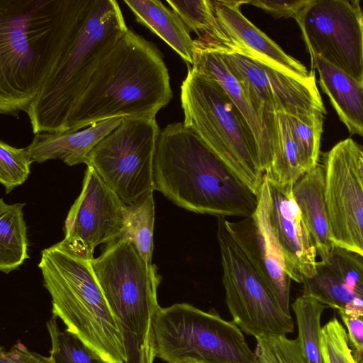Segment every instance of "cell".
<instances>
[{
  "label": "cell",
  "instance_id": "5bb4252c",
  "mask_svg": "<svg viewBox=\"0 0 363 363\" xmlns=\"http://www.w3.org/2000/svg\"><path fill=\"white\" fill-rule=\"evenodd\" d=\"M358 143L349 138L323 155L325 202L334 246L363 258V186L357 166Z\"/></svg>",
  "mask_w": 363,
  "mask_h": 363
},
{
  "label": "cell",
  "instance_id": "ba28073f",
  "mask_svg": "<svg viewBox=\"0 0 363 363\" xmlns=\"http://www.w3.org/2000/svg\"><path fill=\"white\" fill-rule=\"evenodd\" d=\"M156 356L167 363H257L242 330L214 310L187 303L159 309L154 323Z\"/></svg>",
  "mask_w": 363,
  "mask_h": 363
},
{
  "label": "cell",
  "instance_id": "2e32d148",
  "mask_svg": "<svg viewBox=\"0 0 363 363\" xmlns=\"http://www.w3.org/2000/svg\"><path fill=\"white\" fill-rule=\"evenodd\" d=\"M267 180L272 230L289 276L291 280L301 284L303 277L310 278L316 274L315 245L294 197V185H281Z\"/></svg>",
  "mask_w": 363,
  "mask_h": 363
},
{
  "label": "cell",
  "instance_id": "4dcf8cb0",
  "mask_svg": "<svg viewBox=\"0 0 363 363\" xmlns=\"http://www.w3.org/2000/svg\"><path fill=\"white\" fill-rule=\"evenodd\" d=\"M32 162L26 148L0 141V182L6 194L26 181Z\"/></svg>",
  "mask_w": 363,
  "mask_h": 363
},
{
  "label": "cell",
  "instance_id": "836d02e7",
  "mask_svg": "<svg viewBox=\"0 0 363 363\" xmlns=\"http://www.w3.org/2000/svg\"><path fill=\"white\" fill-rule=\"evenodd\" d=\"M320 348L323 363H357L352 355L346 330L335 317L321 329Z\"/></svg>",
  "mask_w": 363,
  "mask_h": 363
},
{
  "label": "cell",
  "instance_id": "30bf717a",
  "mask_svg": "<svg viewBox=\"0 0 363 363\" xmlns=\"http://www.w3.org/2000/svg\"><path fill=\"white\" fill-rule=\"evenodd\" d=\"M225 217H218V241L225 303L233 321L255 338L294 332L291 316L283 313L270 289L231 236Z\"/></svg>",
  "mask_w": 363,
  "mask_h": 363
},
{
  "label": "cell",
  "instance_id": "e0dca14e",
  "mask_svg": "<svg viewBox=\"0 0 363 363\" xmlns=\"http://www.w3.org/2000/svg\"><path fill=\"white\" fill-rule=\"evenodd\" d=\"M249 1H212L216 19L237 47L238 53L291 76L309 78L313 69L308 72L301 62L286 54L242 14L240 7L249 4Z\"/></svg>",
  "mask_w": 363,
  "mask_h": 363
},
{
  "label": "cell",
  "instance_id": "9c48e42d",
  "mask_svg": "<svg viewBox=\"0 0 363 363\" xmlns=\"http://www.w3.org/2000/svg\"><path fill=\"white\" fill-rule=\"evenodd\" d=\"M160 132L155 118L124 117L92 149L86 166L92 167L125 204H131L154 190L153 162Z\"/></svg>",
  "mask_w": 363,
  "mask_h": 363
},
{
  "label": "cell",
  "instance_id": "1f68e13d",
  "mask_svg": "<svg viewBox=\"0 0 363 363\" xmlns=\"http://www.w3.org/2000/svg\"><path fill=\"white\" fill-rule=\"evenodd\" d=\"M323 262L363 302V258L361 256L334 246L329 258Z\"/></svg>",
  "mask_w": 363,
  "mask_h": 363
},
{
  "label": "cell",
  "instance_id": "ffe728a7",
  "mask_svg": "<svg viewBox=\"0 0 363 363\" xmlns=\"http://www.w3.org/2000/svg\"><path fill=\"white\" fill-rule=\"evenodd\" d=\"M293 194L311 235L317 255L325 262L334 245L330 240L323 164L306 172L293 186Z\"/></svg>",
  "mask_w": 363,
  "mask_h": 363
},
{
  "label": "cell",
  "instance_id": "3957f363",
  "mask_svg": "<svg viewBox=\"0 0 363 363\" xmlns=\"http://www.w3.org/2000/svg\"><path fill=\"white\" fill-rule=\"evenodd\" d=\"M130 28L99 62L66 131L116 117L155 118L170 101L169 76L160 50Z\"/></svg>",
  "mask_w": 363,
  "mask_h": 363
},
{
  "label": "cell",
  "instance_id": "74e56055",
  "mask_svg": "<svg viewBox=\"0 0 363 363\" xmlns=\"http://www.w3.org/2000/svg\"><path fill=\"white\" fill-rule=\"evenodd\" d=\"M357 166L359 177L363 186V146L359 144L357 146Z\"/></svg>",
  "mask_w": 363,
  "mask_h": 363
},
{
  "label": "cell",
  "instance_id": "9a60e30c",
  "mask_svg": "<svg viewBox=\"0 0 363 363\" xmlns=\"http://www.w3.org/2000/svg\"><path fill=\"white\" fill-rule=\"evenodd\" d=\"M231 236L267 285L284 314L289 308L290 286L285 262L269 218V188L266 177L258 195L255 211L240 220H225Z\"/></svg>",
  "mask_w": 363,
  "mask_h": 363
},
{
  "label": "cell",
  "instance_id": "6da1fadb",
  "mask_svg": "<svg viewBox=\"0 0 363 363\" xmlns=\"http://www.w3.org/2000/svg\"><path fill=\"white\" fill-rule=\"evenodd\" d=\"M93 0H0V113L27 112Z\"/></svg>",
  "mask_w": 363,
  "mask_h": 363
},
{
  "label": "cell",
  "instance_id": "f546056e",
  "mask_svg": "<svg viewBox=\"0 0 363 363\" xmlns=\"http://www.w3.org/2000/svg\"><path fill=\"white\" fill-rule=\"evenodd\" d=\"M57 319L52 316L46 323L54 363H108L76 335L61 330Z\"/></svg>",
  "mask_w": 363,
  "mask_h": 363
},
{
  "label": "cell",
  "instance_id": "44dd1931",
  "mask_svg": "<svg viewBox=\"0 0 363 363\" xmlns=\"http://www.w3.org/2000/svg\"><path fill=\"white\" fill-rule=\"evenodd\" d=\"M312 69H317L319 84L350 135L363 137V82L310 54Z\"/></svg>",
  "mask_w": 363,
  "mask_h": 363
},
{
  "label": "cell",
  "instance_id": "d4e9b609",
  "mask_svg": "<svg viewBox=\"0 0 363 363\" xmlns=\"http://www.w3.org/2000/svg\"><path fill=\"white\" fill-rule=\"evenodd\" d=\"M26 203L8 204L0 200V270L9 274L29 258L27 228L23 208Z\"/></svg>",
  "mask_w": 363,
  "mask_h": 363
},
{
  "label": "cell",
  "instance_id": "7c38bea8",
  "mask_svg": "<svg viewBox=\"0 0 363 363\" xmlns=\"http://www.w3.org/2000/svg\"><path fill=\"white\" fill-rule=\"evenodd\" d=\"M124 205L94 169L86 166L82 191L65 221V238L55 245L73 257L92 261L96 247L121 238Z\"/></svg>",
  "mask_w": 363,
  "mask_h": 363
},
{
  "label": "cell",
  "instance_id": "4fadbf2b",
  "mask_svg": "<svg viewBox=\"0 0 363 363\" xmlns=\"http://www.w3.org/2000/svg\"><path fill=\"white\" fill-rule=\"evenodd\" d=\"M221 53V52H220ZM231 72L241 82L257 111L276 123L277 113L298 116L326 110L318 89L315 71L301 79L239 53H221Z\"/></svg>",
  "mask_w": 363,
  "mask_h": 363
},
{
  "label": "cell",
  "instance_id": "cb8c5ba5",
  "mask_svg": "<svg viewBox=\"0 0 363 363\" xmlns=\"http://www.w3.org/2000/svg\"><path fill=\"white\" fill-rule=\"evenodd\" d=\"M301 284L303 296L312 297L338 312L363 316V302L324 262H318L316 274L310 278L303 277Z\"/></svg>",
  "mask_w": 363,
  "mask_h": 363
},
{
  "label": "cell",
  "instance_id": "8992f818",
  "mask_svg": "<svg viewBox=\"0 0 363 363\" xmlns=\"http://www.w3.org/2000/svg\"><path fill=\"white\" fill-rule=\"evenodd\" d=\"M52 304V316L108 363H125L122 336L91 265L55 245L38 264Z\"/></svg>",
  "mask_w": 363,
  "mask_h": 363
},
{
  "label": "cell",
  "instance_id": "f1b7e54d",
  "mask_svg": "<svg viewBox=\"0 0 363 363\" xmlns=\"http://www.w3.org/2000/svg\"><path fill=\"white\" fill-rule=\"evenodd\" d=\"M323 115L318 111L298 116L286 114L306 172L312 170L319 164L320 138L323 131Z\"/></svg>",
  "mask_w": 363,
  "mask_h": 363
},
{
  "label": "cell",
  "instance_id": "603a6c76",
  "mask_svg": "<svg viewBox=\"0 0 363 363\" xmlns=\"http://www.w3.org/2000/svg\"><path fill=\"white\" fill-rule=\"evenodd\" d=\"M189 30L198 35V45L221 53H238L234 43L219 25L210 0H167Z\"/></svg>",
  "mask_w": 363,
  "mask_h": 363
},
{
  "label": "cell",
  "instance_id": "d6a6232c",
  "mask_svg": "<svg viewBox=\"0 0 363 363\" xmlns=\"http://www.w3.org/2000/svg\"><path fill=\"white\" fill-rule=\"evenodd\" d=\"M256 340L257 363H307L296 339L277 335Z\"/></svg>",
  "mask_w": 363,
  "mask_h": 363
},
{
  "label": "cell",
  "instance_id": "d6986e66",
  "mask_svg": "<svg viewBox=\"0 0 363 363\" xmlns=\"http://www.w3.org/2000/svg\"><path fill=\"white\" fill-rule=\"evenodd\" d=\"M123 118L104 120L79 130L39 133L26 148L33 162L58 159L68 166L86 164L92 149L116 128Z\"/></svg>",
  "mask_w": 363,
  "mask_h": 363
},
{
  "label": "cell",
  "instance_id": "5b68a950",
  "mask_svg": "<svg viewBox=\"0 0 363 363\" xmlns=\"http://www.w3.org/2000/svg\"><path fill=\"white\" fill-rule=\"evenodd\" d=\"M91 265L121 332L125 363H154V323L162 280L157 267L145 262L127 239L106 244Z\"/></svg>",
  "mask_w": 363,
  "mask_h": 363
},
{
  "label": "cell",
  "instance_id": "484cf974",
  "mask_svg": "<svg viewBox=\"0 0 363 363\" xmlns=\"http://www.w3.org/2000/svg\"><path fill=\"white\" fill-rule=\"evenodd\" d=\"M153 191H148L131 204L124 205V225L119 238L127 239L132 242L148 264H152L154 248L155 207Z\"/></svg>",
  "mask_w": 363,
  "mask_h": 363
},
{
  "label": "cell",
  "instance_id": "83f0119b",
  "mask_svg": "<svg viewBox=\"0 0 363 363\" xmlns=\"http://www.w3.org/2000/svg\"><path fill=\"white\" fill-rule=\"evenodd\" d=\"M297 326L298 342L307 363H323L320 348V319L328 307L315 298L301 295L291 305Z\"/></svg>",
  "mask_w": 363,
  "mask_h": 363
},
{
  "label": "cell",
  "instance_id": "e575fe53",
  "mask_svg": "<svg viewBox=\"0 0 363 363\" xmlns=\"http://www.w3.org/2000/svg\"><path fill=\"white\" fill-rule=\"evenodd\" d=\"M310 1L250 0L249 4L266 11L275 18H293L295 19L301 10Z\"/></svg>",
  "mask_w": 363,
  "mask_h": 363
},
{
  "label": "cell",
  "instance_id": "7a4b0ae2",
  "mask_svg": "<svg viewBox=\"0 0 363 363\" xmlns=\"http://www.w3.org/2000/svg\"><path fill=\"white\" fill-rule=\"evenodd\" d=\"M154 190L177 206L202 214L245 218L258 196L183 123L160 130L153 162Z\"/></svg>",
  "mask_w": 363,
  "mask_h": 363
},
{
  "label": "cell",
  "instance_id": "52a82bcc",
  "mask_svg": "<svg viewBox=\"0 0 363 363\" xmlns=\"http://www.w3.org/2000/svg\"><path fill=\"white\" fill-rule=\"evenodd\" d=\"M183 123L193 130L257 196L264 180L255 135L221 85L189 67L181 86Z\"/></svg>",
  "mask_w": 363,
  "mask_h": 363
},
{
  "label": "cell",
  "instance_id": "277c9868",
  "mask_svg": "<svg viewBox=\"0 0 363 363\" xmlns=\"http://www.w3.org/2000/svg\"><path fill=\"white\" fill-rule=\"evenodd\" d=\"M128 27L115 0H93L28 108L33 133H62L102 57Z\"/></svg>",
  "mask_w": 363,
  "mask_h": 363
},
{
  "label": "cell",
  "instance_id": "ac0fdd59",
  "mask_svg": "<svg viewBox=\"0 0 363 363\" xmlns=\"http://www.w3.org/2000/svg\"><path fill=\"white\" fill-rule=\"evenodd\" d=\"M194 65L200 72L214 78L240 110L257 140L262 168L266 174L272 166L277 123H272L255 108L241 82L231 72L220 52L198 45Z\"/></svg>",
  "mask_w": 363,
  "mask_h": 363
},
{
  "label": "cell",
  "instance_id": "d590c367",
  "mask_svg": "<svg viewBox=\"0 0 363 363\" xmlns=\"http://www.w3.org/2000/svg\"><path fill=\"white\" fill-rule=\"evenodd\" d=\"M347 333L352 355L357 363H363V316L349 315L338 312Z\"/></svg>",
  "mask_w": 363,
  "mask_h": 363
},
{
  "label": "cell",
  "instance_id": "8d00e7d4",
  "mask_svg": "<svg viewBox=\"0 0 363 363\" xmlns=\"http://www.w3.org/2000/svg\"><path fill=\"white\" fill-rule=\"evenodd\" d=\"M0 363H54L51 356L45 357L30 351L20 341L9 350H0Z\"/></svg>",
  "mask_w": 363,
  "mask_h": 363
},
{
  "label": "cell",
  "instance_id": "4316f807",
  "mask_svg": "<svg viewBox=\"0 0 363 363\" xmlns=\"http://www.w3.org/2000/svg\"><path fill=\"white\" fill-rule=\"evenodd\" d=\"M277 123L272 163L265 177L268 180L281 185H294L306 172L286 114L277 113Z\"/></svg>",
  "mask_w": 363,
  "mask_h": 363
},
{
  "label": "cell",
  "instance_id": "7402d4cb",
  "mask_svg": "<svg viewBox=\"0 0 363 363\" xmlns=\"http://www.w3.org/2000/svg\"><path fill=\"white\" fill-rule=\"evenodd\" d=\"M124 3L138 23L158 35L189 65H194L197 50L195 40L173 10L158 0H124Z\"/></svg>",
  "mask_w": 363,
  "mask_h": 363
},
{
  "label": "cell",
  "instance_id": "8fae6325",
  "mask_svg": "<svg viewBox=\"0 0 363 363\" xmlns=\"http://www.w3.org/2000/svg\"><path fill=\"white\" fill-rule=\"evenodd\" d=\"M295 20L309 54L363 82V11L359 1L311 0Z\"/></svg>",
  "mask_w": 363,
  "mask_h": 363
}]
</instances>
